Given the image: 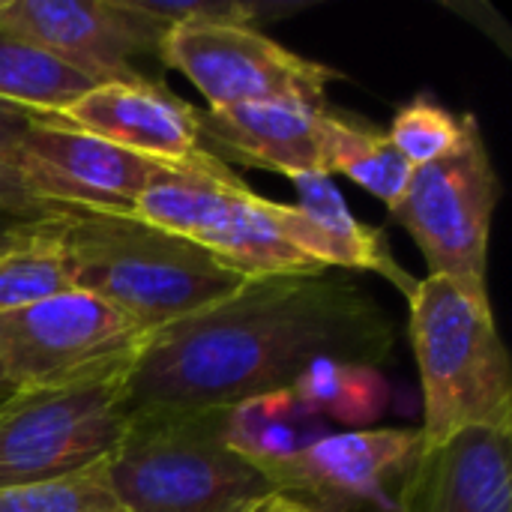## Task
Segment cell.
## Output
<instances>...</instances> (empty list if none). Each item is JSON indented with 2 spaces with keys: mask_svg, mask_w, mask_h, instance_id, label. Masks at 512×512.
Segmentation results:
<instances>
[{
  "mask_svg": "<svg viewBox=\"0 0 512 512\" xmlns=\"http://www.w3.org/2000/svg\"><path fill=\"white\" fill-rule=\"evenodd\" d=\"M396 345V321L345 276L249 279L150 339L129 375V411L234 408L291 390L321 360L378 369Z\"/></svg>",
  "mask_w": 512,
  "mask_h": 512,
  "instance_id": "cell-1",
  "label": "cell"
},
{
  "mask_svg": "<svg viewBox=\"0 0 512 512\" xmlns=\"http://www.w3.org/2000/svg\"><path fill=\"white\" fill-rule=\"evenodd\" d=\"M54 234L75 288L150 333L228 300L249 282L198 243L126 210H72L57 219Z\"/></svg>",
  "mask_w": 512,
  "mask_h": 512,
  "instance_id": "cell-2",
  "label": "cell"
},
{
  "mask_svg": "<svg viewBox=\"0 0 512 512\" xmlns=\"http://www.w3.org/2000/svg\"><path fill=\"white\" fill-rule=\"evenodd\" d=\"M108 474L123 512H246L273 492L228 444V408L129 411Z\"/></svg>",
  "mask_w": 512,
  "mask_h": 512,
  "instance_id": "cell-3",
  "label": "cell"
},
{
  "mask_svg": "<svg viewBox=\"0 0 512 512\" xmlns=\"http://www.w3.org/2000/svg\"><path fill=\"white\" fill-rule=\"evenodd\" d=\"M408 336L423 381V450L465 429L512 435V369L492 303H480L450 279L417 282Z\"/></svg>",
  "mask_w": 512,
  "mask_h": 512,
  "instance_id": "cell-4",
  "label": "cell"
},
{
  "mask_svg": "<svg viewBox=\"0 0 512 512\" xmlns=\"http://www.w3.org/2000/svg\"><path fill=\"white\" fill-rule=\"evenodd\" d=\"M132 213L147 225L198 243L246 279L327 273L279 234L273 201L249 189L207 150L183 165L162 162Z\"/></svg>",
  "mask_w": 512,
  "mask_h": 512,
  "instance_id": "cell-5",
  "label": "cell"
},
{
  "mask_svg": "<svg viewBox=\"0 0 512 512\" xmlns=\"http://www.w3.org/2000/svg\"><path fill=\"white\" fill-rule=\"evenodd\" d=\"M501 201V177L474 114H462V138L453 153L414 168L390 219L402 225L429 264V276L450 279L468 297L489 300L486 264L492 216Z\"/></svg>",
  "mask_w": 512,
  "mask_h": 512,
  "instance_id": "cell-6",
  "label": "cell"
},
{
  "mask_svg": "<svg viewBox=\"0 0 512 512\" xmlns=\"http://www.w3.org/2000/svg\"><path fill=\"white\" fill-rule=\"evenodd\" d=\"M156 333L72 288L0 315V369L15 393L90 384L135 369Z\"/></svg>",
  "mask_w": 512,
  "mask_h": 512,
  "instance_id": "cell-7",
  "label": "cell"
},
{
  "mask_svg": "<svg viewBox=\"0 0 512 512\" xmlns=\"http://www.w3.org/2000/svg\"><path fill=\"white\" fill-rule=\"evenodd\" d=\"M129 375L15 393L0 408V486L42 483L108 459L129 420Z\"/></svg>",
  "mask_w": 512,
  "mask_h": 512,
  "instance_id": "cell-8",
  "label": "cell"
},
{
  "mask_svg": "<svg viewBox=\"0 0 512 512\" xmlns=\"http://www.w3.org/2000/svg\"><path fill=\"white\" fill-rule=\"evenodd\" d=\"M159 63L183 72L207 108L255 102L327 108V90L342 78L339 69L300 57L255 27L225 24L168 27Z\"/></svg>",
  "mask_w": 512,
  "mask_h": 512,
  "instance_id": "cell-9",
  "label": "cell"
},
{
  "mask_svg": "<svg viewBox=\"0 0 512 512\" xmlns=\"http://www.w3.org/2000/svg\"><path fill=\"white\" fill-rule=\"evenodd\" d=\"M423 450L420 429H354L321 435L288 459L258 471L273 492L291 495L312 512H363L390 507Z\"/></svg>",
  "mask_w": 512,
  "mask_h": 512,
  "instance_id": "cell-10",
  "label": "cell"
},
{
  "mask_svg": "<svg viewBox=\"0 0 512 512\" xmlns=\"http://www.w3.org/2000/svg\"><path fill=\"white\" fill-rule=\"evenodd\" d=\"M0 24L99 84L159 81L141 63L159 60L168 27L132 0H0Z\"/></svg>",
  "mask_w": 512,
  "mask_h": 512,
  "instance_id": "cell-11",
  "label": "cell"
},
{
  "mask_svg": "<svg viewBox=\"0 0 512 512\" xmlns=\"http://www.w3.org/2000/svg\"><path fill=\"white\" fill-rule=\"evenodd\" d=\"M39 117L165 165H183L204 153L201 111L162 81L99 84L60 111Z\"/></svg>",
  "mask_w": 512,
  "mask_h": 512,
  "instance_id": "cell-12",
  "label": "cell"
},
{
  "mask_svg": "<svg viewBox=\"0 0 512 512\" xmlns=\"http://www.w3.org/2000/svg\"><path fill=\"white\" fill-rule=\"evenodd\" d=\"M201 147L285 177H330V108L255 102L201 111Z\"/></svg>",
  "mask_w": 512,
  "mask_h": 512,
  "instance_id": "cell-13",
  "label": "cell"
},
{
  "mask_svg": "<svg viewBox=\"0 0 512 512\" xmlns=\"http://www.w3.org/2000/svg\"><path fill=\"white\" fill-rule=\"evenodd\" d=\"M393 512H512V435L465 429L420 453Z\"/></svg>",
  "mask_w": 512,
  "mask_h": 512,
  "instance_id": "cell-14",
  "label": "cell"
},
{
  "mask_svg": "<svg viewBox=\"0 0 512 512\" xmlns=\"http://www.w3.org/2000/svg\"><path fill=\"white\" fill-rule=\"evenodd\" d=\"M291 183L300 192V204L273 201V222L297 252L324 270H375L387 276L405 297L414 294L417 282L390 258L384 231L363 225L327 174H300L291 177Z\"/></svg>",
  "mask_w": 512,
  "mask_h": 512,
  "instance_id": "cell-15",
  "label": "cell"
},
{
  "mask_svg": "<svg viewBox=\"0 0 512 512\" xmlns=\"http://www.w3.org/2000/svg\"><path fill=\"white\" fill-rule=\"evenodd\" d=\"M93 87L99 81L0 24V102L33 114H54Z\"/></svg>",
  "mask_w": 512,
  "mask_h": 512,
  "instance_id": "cell-16",
  "label": "cell"
},
{
  "mask_svg": "<svg viewBox=\"0 0 512 512\" xmlns=\"http://www.w3.org/2000/svg\"><path fill=\"white\" fill-rule=\"evenodd\" d=\"M324 420L312 414L291 390L246 399L228 408V444L255 468L294 456L318 441Z\"/></svg>",
  "mask_w": 512,
  "mask_h": 512,
  "instance_id": "cell-17",
  "label": "cell"
},
{
  "mask_svg": "<svg viewBox=\"0 0 512 512\" xmlns=\"http://www.w3.org/2000/svg\"><path fill=\"white\" fill-rule=\"evenodd\" d=\"M330 174H345L369 195L387 204L402 198L414 168L390 144L387 132L372 129L363 120L333 111L330 120Z\"/></svg>",
  "mask_w": 512,
  "mask_h": 512,
  "instance_id": "cell-18",
  "label": "cell"
},
{
  "mask_svg": "<svg viewBox=\"0 0 512 512\" xmlns=\"http://www.w3.org/2000/svg\"><path fill=\"white\" fill-rule=\"evenodd\" d=\"M291 393L321 420L333 417L351 426L375 420L387 405V384L378 369L369 366H345L321 360L306 369Z\"/></svg>",
  "mask_w": 512,
  "mask_h": 512,
  "instance_id": "cell-19",
  "label": "cell"
},
{
  "mask_svg": "<svg viewBox=\"0 0 512 512\" xmlns=\"http://www.w3.org/2000/svg\"><path fill=\"white\" fill-rule=\"evenodd\" d=\"M57 219L60 216L45 222L36 240L0 255V315L36 306L75 288L69 258L54 234Z\"/></svg>",
  "mask_w": 512,
  "mask_h": 512,
  "instance_id": "cell-20",
  "label": "cell"
},
{
  "mask_svg": "<svg viewBox=\"0 0 512 512\" xmlns=\"http://www.w3.org/2000/svg\"><path fill=\"white\" fill-rule=\"evenodd\" d=\"M0 512H123L111 486L108 459L66 477L0 486Z\"/></svg>",
  "mask_w": 512,
  "mask_h": 512,
  "instance_id": "cell-21",
  "label": "cell"
},
{
  "mask_svg": "<svg viewBox=\"0 0 512 512\" xmlns=\"http://www.w3.org/2000/svg\"><path fill=\"white\" fill-rule=\"evenodd\" d=\"M387 138L411 168H420L456 150L462 138V117L432 99V93H420L393 114Z\"/></svg>",
  "mask_w": 512,
  "mask_h": 512,
  "instance_id": "cell-22",
  "label": "cell"
},
{
  "mask_svg": "<svg viewBox=\"0 0 512 512\" xmlns=\"http://www.w3.org/2000/svg\"><path fill=\"white\" fill-rule=\"evenodd\" d=\"M138 12L159 21L162 27L183 24H225V27H252L261 15V6L243 0H132Z\"/></svg>",
  "mask_w": 512,
  "mask_h": 512,
  "instance_id": "cell-23",
  "label": "cell"
},
{
  "mask_svg": "<svg viewBox=\"0 0 512 512\" xmlns=\"http://www.w3.org/2000/svg\"><path fill=\"white\" fill-rule=\"evenodd\" d=\"M0 210L18 213V216H33V219H48V216H63L78 207H63V204L42 198L15 168L0 162Z\"/></svg>",
  "mask_w": 512,
  "mask_h": 512,
  "instance_id": "cell-24",
  "label": "cell"
},
{
  "mask_svg": "<svg viewBox=\"0 0 512 512\" xmlns=\"http://www.w3.org/2000/svg\"><path fill=\"white\" fill-rule=\"evenodd\" d=\"M36 123L33 111L0 102V162L21 174V141Z\"/></svg>",
  "mask_w": 512,
  "mask_h": 512,
  "instance_id": "cell-25",
  "label": "cell"
},
{
  "mask_svg": "<svg viewBox=\"0 0 512 512\" xmlns=\"http://www.w3.org/2000/svg\"><path fill=\"white\" fill-rule=\"evenodd\" d=\"M54 216L48 219H33V216H18V213H9V210H0V255L15 249V246H24L30 240L39 237V231L45 228V222H51Z\"/></svg>",
  "mask_w": 512,
  "mask_h": 512,
  "instance_id": "cell-26",
  "label": "cell"
},
{
  "mask_svg": "<svg viewBox=\"0 0 512 512\" xmlns=\"http://www.w3.org/2000/svg\"><path fill=\"white\" fill-rule=\"evenodd\" d=\"M246 512H312L309 507H303L300 501H294L291 495L282 492H270L264 498H258Z\"/></svg>",
  "mask_w": 512,
  "mask_h": 512,
  "instance_id": "cell-27",
  "label": "cell"
},
{
  "mask_svg": "<svg viewBox=\"0 0 512 512\" xmlns=\"http://www.w3.org/2000/svg\"><path fill=\"white\" fill-rule=\"evenodd\" d=\"M12 396H15V387L9 384V378H6V375H3V369H0V408H3Z\"/></svg>",
  "mask_w": 512,
  "mask_h": 512,
  "instance_id": "cell-28",
  "label": "cell"
}]
</instances>
